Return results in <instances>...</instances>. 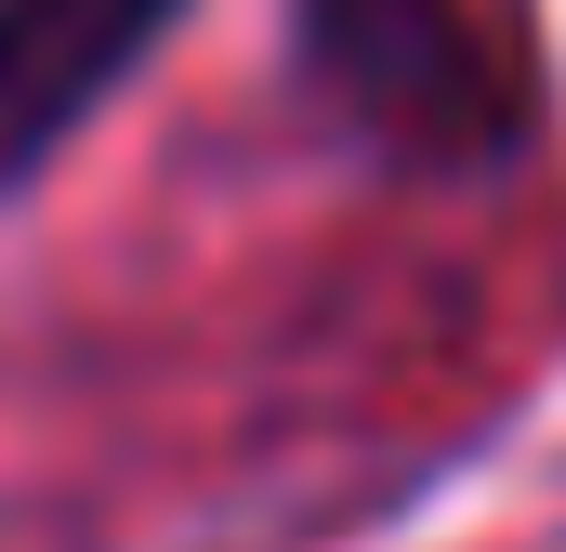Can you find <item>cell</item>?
<instances>
[{
  "label": "cell",
  "instance_id": "obj_1",
  "mask_svg": "<svg viewBox=\"0 0 566 552\" xmlns=\"http://www.w3.org/2000/svg\"><path fill=\"white\" fill-rule=\"evenodd\" d=\"M303 66L409 171H474L514 145V79L488 66L461 0H303Z\"/></svg>",
  "mask_w": 566,
  "mask_h": 552
},
{
  "label": "cell",
  "instance_id": "obj_2",
  "mask_svg": "<svg viewBox=\"0 0 566 552\" xmlns=\"http://www.w3.org/2000/svg\"><path fill=\"white\" fill-rule=\"evenodd\" d=\"M185 0H0V184L80 132Z\"/></svg>",
  "mask_w": 566,
  "mask_h": 552
}]
</instances>
